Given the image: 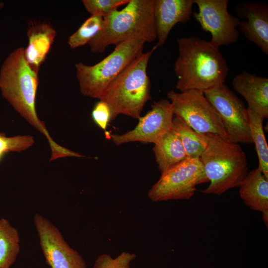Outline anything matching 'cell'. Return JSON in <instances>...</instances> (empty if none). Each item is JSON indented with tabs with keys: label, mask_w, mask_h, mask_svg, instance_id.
<instances>
[{
	"label": "cell",
	"mask_w": 268,
	"mask_h": 268,
	"mask_svg": "<svg viewBox=\"0 0 268 268\" xmlns=\"http://www.w3.org/2000/svg\"><path fill=\"white\" fill-rule=\"evenodd\" d=\"M4 4L3 2H0V10L4 7Z\"/></svg>",
	"instance_id": "28"
},
{
	"label": "cell",
	"mask_w": 268,
	"mask_h": 268,
	"mask_svg": "<svg viewBox=\"0 0 268 268\" xmlns=\"http://www.w3.org/2000/svg\"><path fill=\"white\" fill-rule=\"evenodd\" d=\"M263 220L266 224V225L268 227V211H265L262 212Z\"/></svg>",
	"instance_id": "27"
},
{
	"label": "cell",
	"mask_w": 268,
	"mask_h": 268,
	"mask_svg": "<svg viewBox=\"0 0 268 268\" xmlns=\"http://www.w3.org/2000/svg\"><path fill=\"white\" fill-rule=\"evenodd\" d=\"M208 182L200 158H187L161 174L148 197L154 202L188 200L194 195L198 185Z\"/></svg>",
	"instance_id": "8"
},
{
	"label": "cell",
	"mask_w": 268,
	"mask_h": 268,
	"mask_svg": "<svg viewBox=\"0 0 268 268\" xmlns=\"http://www.w3.org/2000/svg\"><path fill=\"white\" fill-rule=\"evenodd\" d=\"M145 43L141 39L130 38L116 45L111 54L94 65L76 64L81 94L99 99L109 84L142 53Z\"/></svg>",
	"instance_id": "6"
},
{
	"label": "cell",
	"mask_w": 268,
	"mask_h": 268,
	"mask_svg": "<svg viewBox=\"0 0 268 268\" xmlns=\"http://www.w3.org/2000/svg\"><path fill=\"white\" fill-rule=\"evenodd\" d=\"M167 97L172 104L174 116L181 119L194 130L227 138L219 116L203 91L191 89L179 93L171 90Z\"/></svg>",
	"instance_id": "7"
},
{
	"label": "cell",
	"mask_w": 268,
	"mask_h": 268,
	"mask_svg": "<svg viewBox=\"0 0 268 268\" xmlns=\"http://www.w3.org/2000/svg\"><path fill=\"white\" fill-rule=\"evenodd\" d=\"M17 230L4 218L0 219V268H9L20 251Z\"/></svg>",
	"instance_id": "20"
},
{
	"label": "cell",
	"mask_w": 268,
	"mask_h": 268,
	"mask_svg": "<svg viewBox=\"0 0 268 268\" xmlns=\"http://www.w3.org/2000/svg\"><path fill=\"white\" fill-rule=\"evenodd\" d=\"M239 188L241 199L250 208L268 211V179L258 168L248 173Z\"/></svg>",
	"instance_id": "17"
},
{
	"label": "cell",
	"mask_w": 268,
	"mask_h": 268,
	"mask_svg": "<svg viewBox=\"0 0 268 268\" xmlns=\"http://www.w3.org/2000/svg\"><path fill=\"white\" fill-rule=\"evenodd\" d=\"M207 145L200 156L209 185L202 193L221 195L239 187L248 173L247 157L238 143L207 134Z\"/></svg>",
	"instance_id": "5"
},
{
	"label": "cell",
	"mask_w": 268,
	"mask_h": 268,
	"mask_svg": "<svg viewBox=\"0 0 268 268\" xmlns=\"http://www.w3.org/2000/svg\"><path fill=\"white\" fill-rule=\"evenodd\" d=\"M198 12L193 13L201 29L211 35L210 42L219 48L236 43L240 19L229 13L228 0H194Z\"/></svg>",
	"instance_id": "10"
},
{
	"label": "cell",
	"mask_w": 268,
	"mask_h": 268,
	"mask_svg": "<svg viewBox=\"0 0 268 268\" xmlns=\"http://www.w3.org/2000/svg\"><path fill=\"white\" fill-rule=\"evenodd\" d=\"M237 17L242 19L238 28L250 42L268 54V5L261 1H243L236 7Z\"/></svg>",
	"instance_id": "13"
},
{
	"label": "cell",
	"mask_w": 268,
	"mask_h": 268,
	"mask_svg": "<svg viewBox=\"0 0 268 268\" xmlns=\"http://www.w3.org/2000/svg\"><path fill=\"white\" fill-rule=\"evenodd\" d=\"M247 113L251 136L258 158V168L268 179V146L263 129L264 119L248 108Z\"/></svg>",
	"instance_id": "21"
},
{
	"label": "cell",
	"mask_w": 268,
	"mask_h": 268,
	"mask_svg": "<svg viewBox=\"0 0 268 268\" xmlns=\"http://www.w3.org/2000/svg\"><path fill=\"white\" fill-rule=\"evenodd\" d=\"M38 72L31 68L24 57V48L18 47L5 58L0 69V90L13 108L47 138L51 149L50 161L73 157L74 151L58 144L52 138L36 110Z\"/></svg>",
	"instance_id": "1"
},
{
	"label": "cell",
	"mask_w": 268,
	"mask_h": 268,
	"mask_svg": "<svg viewBox=\"0 0 268 268\" xmlns=\"http://www.w3.org/2000/svg\"><path fill=\"white\" fill-rule=\"evenodd\" d=\"M194 0H155L154 16L157 47L163 46L172 28L191 19Z\"/></svg>",
	"instance_id": "14"
},
{
	"label": "cell",
	"mask_w": 268,
	"mask_h": 268,
	"mask_svg": "<svg viewBox=\"0 0 268 268\" xmlns=\"http://www.w3.org/2000/svg\"><path fill=\"white\" fill-rule=\"evenodd\" d=\"M153 151L161 174L188 158L179 135L172 128L154 144Z\"/></svg>",
	"instance_id": "18"
},
{
	"label": "cell",
	"mask_w": 268,
	"mask_h": 268,
	"mask_svg": "<svg viewBox=\"0 0 268 268\" xmlns=\"http://www.w3.org/2000/svg\"><path fill=\"white\" fill-rule=\"evenodd\" d=\"M154 3L155 0H130L124 8L103 18L100 31L88 43L91 52L103 53L108 46L133 38L145 43L157 39Z\"/></svg>",
	"instance_id": "3"
},
{
	"label": "cell",
	"mask_w": 268,
	"mask_h": 268,
	"mask_svg": "<svg viewBox=\"0 0 268 268\" xmlns=\"http://www.w3.org/2000/svg\"><path fill=\"white\" fill-rule=\"evenodd\" d=\"M57 35L49 24L42 23L29 28L27 31L28 45L24 49L25 58L32 69L38 72L45 61Z\"/></svg>",
	"instance_id": "16"
},
{
	"label": "cell",
	"mask_w": 268,
	"mask_h": 268,
	"mask_svg": "<svg viewBox=\"0 0 268 268\" xmlns=\"http://www.w3.org/2000/svg\"><path fill=\"white\" fill-rule=\"evenodd\" d=\"M130 0H82L87 11L91 16L104 18L121 5L127 4Z\"/></svg>",
	"instance_id": "23"
},
{
	"label": "cell",
	"mask_w": 268,
	"mask_h": 268,
	"mask_svg": "<svg viewBox=\"0 0 268 268\" xmlns=\"http://www.w3.org/2000/svg\"><path fill=\"white\" fill-rule=\"evenodd\" d=\"M177 45L174 71L178 90L204 91L224 83L229 68L219 48L197 36L179 38Z\"/></svg>",
	"instance_id": "2"
},
{
	"label": "cell",
	"mask_w": 268,
	"mask_h": 268,
	"mask_svg": "<svg viewBox=\"0 0 268 268\" xmlns=\"http://www.w3.org/2000/svg\"><path fill=\"white\" fill-rule=\"evenodd\" d=\"M174 117L169 100L160 99L154 102L150 110L139 118L134 129L121 134H112L111 139L117 145L135 141L154 144L172 128Z\"/></svg>",
	"instance_id": "11"
},
{
	"label": "cell",
	"mask_w": 268,
	"mask_h": 268,
	"mask_svg": "<svg viewBox=\"0 0 268 268\" xmlns=\"http://www.w3.org/2000/svg\"><path fill=\"white\" fill-rule=\"evenodd\" d=\"M34 222L46 262L51 268H86L82 257L64 240L59 229L49 220L36 214Z\"/></svg>",
	"instance_id": "12"
},
{
	"label": "cell",
	"mask_w": 268,
	"mask_h": 268,
	"mask_svg": "<svg viewBox=\"0 0 268 268\" xmlns=\"http://www.w3.org/2000/svg\"><path fill=\"white\" fill-rule=\"evenodd\" d=\"M234 90L242 95L248 107L264 119L268 118V78L247 71L237 75L232 80Z\"/></svg>",
	"instance_id": "15"
},
{
	"label": "cell",
	"mask_w": 268,
	"mask_h": 268,
	"mask_svg": "<svg viewBox=\"0 0 268 268\" xmlns=\"http://www.w3.org/2000/svg\"><path fill=\"white\" fill-rule=\"evenodd\" d=\"M203 92L219 116L227 139L238 144L253 143L247 108L244 102L224 83L217 85Z\"/></svg>",
	"instance_id": "9"
},
{
	"label": "cell",
	"mask_w": 268,
	"mask_h": 268,
	"mask_svg": "<svg viewBox=\"0 0 268 268\" xmlns=\"http://www.w3.org/2000/svg\"><path fill=\"white\" fill-rule=\"evenodd\" d=\"M172 128L179 135L188 158H200L207 145L206 134L197 132L176 116L173 118Z\"/></svg>",
	"instance_id": "19"
},
{
	"label": "cell",
	"mask_w": 268,
	"mask_h": 268,
	"mask_svg": "<svg viewBox=\"0 0 268 268\" xmlns=\"http://www.w3.org/2000/svg\"><path fill=\"white\" fill-rule=\"evenodd\" d=\"M92 119L101 129L106 131L108 123L112 120L111 112L105 102L99 100L94 105L91 113Z\"/></svg>",
	"instance_id": "26"
},
{
	"label": "cell",
	"mask_w": 268,
	"mask_h": 268,
	"mask_svg": "<svg viewBox=\"0 0 268 268\" xmlns=\"http://www.w3.org/2000/svg\"><path fill=\"white\" fill-rule=\"evenodd\" d=\"M136 258L135 254L123 252L115 258L107 254L99 256L93 268H130L131 263Z\"/></svg>",
	"instance_id": "25"
},
{
	"label": "cell",
	"mask_w": 268,
	"mask_h": 268,
	"mask_svg": "<svg viewBox=\"0 0 268 268\" xmlns=\"http://www.w3.org/2000/svg\"><path fill=\"white\" fill-rule=\"evenodd\" d=\"M4 156V154L0 153V161L1 160Z\"/></svg>",
	"instance_id": "29"
},
{
	"label": "cell",
	"mask_w": 268,
	"mask_h": 268,
	"mask_svg": "<svg viewBox=\"0 0 268 268\" xmlns=\"http://www.w3.org/2000/svg\"><path fill=\"white\" fill-rule=\"evenodd\" d=\"M34 142L33 137L29 135L7 137L0 133V153L5 155L9 152H21L32 146Z\"/></svg>",
	"instance_id": "24"
},
{
	"label": "cell",
	"mask_w": 268,
	"mask_h": 268,
	"mask_svg": "<svg viewBox=\"0 0 268 268\" xmlns=\"http://www.w3.org/2000/svg\"><path fill=\"white\" fill-rule=\"evenodd\" d=\"M158 47L142 53L107 87L99 100L110 108L112 120L119 115L139 119L146 102L151 99V83L147 73L149 60Z\"/></svg>",
	"instance_id": "4"
},
{
	"label": "cell",
	"mask_w": 268,
	"mask_h": 268,
	"mask_svg": "<svg viewBox=\"0 0 268 268\" xmlns=\"http://www.w3.org/2000/svg\"><path fill=\"white\" fill-rule=\"evenodd\" d=\"M103 22L101 17L91 16L68 38L67 44L72 49L88 44L100 31Z\"/></svg>",
	"instance_id": "22"
}]
</instances>
